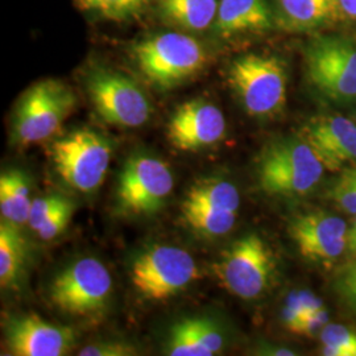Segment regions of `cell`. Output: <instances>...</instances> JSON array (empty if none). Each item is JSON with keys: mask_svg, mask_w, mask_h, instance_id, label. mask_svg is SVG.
<instances>
[{"mask_svg": "<svg viewBox=\"0 0 356 356\" xmlns=\"http://www.w3.org/2000/svg\"><path fill=\"white\" fill-rule=\"evenodd\" d=\"M325 166L301 136L269 143L257 161V181L268 195L304 197L318 186Z\"/></svg>", "mask_w": 356, "mask_h": 356, "instance_id": "cell-1", "label": "cell"}, {"mask_svg": "<svg viewBox=\"0 0 356 356\" xmlns=\"http://www.w3.org/2000/svg\"><path fill=\"white\" fill-rule=\"evenodd\" d=\"M134 60L144 78L159 90L175 89L204 69L207 54L195 38L160 33L134 45Z\"/></svg>", "mask_w": 356, "mask_h": 356, "instance_id": "cell-2", "label": "cell"}, {"mask_svg": "<svg viewBox=\"0 0 356 356\" xmlns=\"http://www.w3.org/2000/svg\"><path fill=\"white\" fill-rule=\"evenodd\" d=\"M304 63L309 83L323 99L335 104L355 102V38L314 36L306 44Z\"/></svg>", "mask_w": 356, "mask_h": 356, "instance_id": "cell-3", "label": "cell"}, {"mask_svg": "<svg viewBox=\"0 0 356 356\" xmlns=\"http://www.w3.org/2000/svg\"><path fill=\"white\" fill-rule=\"evenodd\" d=\"M229 82L245 113L254 118H269L285 107L288 70L276 56L248 53L235 58Z\"/></svg>", "mask_w": 356, "mask_h": 356, "instance_id": "cell-4", "label": "cell"}, {"mask_svg": "<svg viewBox=\"0 0 356 356\" xmlns=\"http://www.w3.org/2000/svg\"><path fill=\"white\" fill-rule=\"evenodd\" d=\"M113 147L103 135L81 128L51 144V163L56 173L74 191L89 194L104 181Z\"/></svg>", "mask_w": 356, "mask_h": 356, "instance_id": "cell-5", "label": "cell"}, {"mask_svg": "<svg viewBox=\"0 0 356 356\" xmlns=\"http://www.w3.org/2000/svg\"><path fill=\"white\" fill-rule=\"evenodd\" d=\"M76 107V95L64 82L40 81L23 94L13 118L15 139L23 145L48 140Z\"/></svg>", "mask_w": 356, "mask_h": 356, "instance_id": "cell-6", "label": "cell"}, {"mask_svg": "<svg viewBox=\"0 0 356 356\" xmlns=\"http://www.w3.org/2000/svg\"><path fill=\"white\" fill-rule=\"evenodd\" d=\"M201 273L188 251L175 245H153L131 264L129 277L135 291L151 301L177 296Z\"/></svg>", "mask_w": 356, "mask_h": 356, "instance_id": "cell-7", "label": "cell"}, {"mask_svg": "<svg viewBox=\"0 0 356 356\" xmlns=\"http://www.w3.org/2000/svg\"><path fill=\"white\" fill-rule=\"evenodd\" d=\"M275 256L257 234L235 241L214 264L220 285L242 300H254L267 292L275 275Z\"/></svg>", "mask_w": 356, "mask_h": 356, "instance_id": "cell-8", "label": "cell"}, {"mask_svg": "<svg viewBox=\"0 0 356 356\" xmlns=\"http://www.w3.org/2000/svg\"><path fill=\"white\" fill-rule=\"evenodd\" d=\"M89 98L106 123L135 128L151 116V103L144 90L129 76L107 67H94L86 74Z\"/></svg>", "mask_w": 356, "mask_h": 356, "instance_id": "cell-9", "label": "cell"}, {"mask_svg": "<svg viewBox=\"0 0 356 356\" xmlns=\"http://www.w3.org/2000/svg\"><path fill=\"white\" fill-rule=\"evenodd\" d=\"M113 292V277L97 259L85 257L65 268L51 282L49 297L58 310L72 316L101 313Z\"/></svg>", "mask_w": 356, "mask_h": 356, "instance_id": "cell-10", "label": "cell"}, {"mask_svg": "<svg viewBox=\"0 0 356 356\" xmlns=\"http://www.w3.org/2000/svg\"><path fill=\"white\" fill-rule=\"evenodd\" d=\"M175 179L163 160L149 154L131 156L118 181V207L127 216H152L170 195Z\"/></svg>", "mask_w": 356, "mask_h": 356, "instance_id": "cell-11", "label": "cell"}, {"mask_svg": "<svg viewBox=\"0 0 356 356\" xmlns=\"http://www.w3.org/2000/svg\"><path fill=\"white\" fill-rule=\"evenodd\" d=\"M348 225L329 211H310L293 218L289 235L300 254L322 266L334 264L347 251Z\"/></svg>", "mask_w": 356, "mask_h": 356, "instance_id": "cell-12", "label": "cell"}, {"mask_svg": "<svg viewBox=\"0 0 356 356\" xmlns=\"http://www.w3.org/2000/svg\"><path fill=\"white\" fill-rule=\"evenodd\" d=\"M226 119L216 104L204 99L182 103L168 123V140L182 152H197L226 136Z\"/></svg>", "mask_w": 356, "mask_h": 356, "instance_id": "cell-13", "label": "cell"}, {"mask_svg": "<svg viewBox=\"0 0 356 356\" xmlns=\"http://www.w3.org/2000/svg\"><path fill=\"white\" fill-rule=\"evenodd\" d=\"M300 136L312 147L329 172L356 165V120L338 114L309 119Z\"/></svg>", "mask_w": 356, "mask_h": 356, "instance_id": "cell-14", "label": "cell"}, {"mask_svg": "<svg viewBox=\"0 0 356 356\" xmlns=\"http://www.w3.org/2000/svg\"><path fill=\"white\" fill-rule=\"evenodd\" d=\"M4 334L10 353L16 356H63L76 344L73 329L51 325L32 313L7 319Z\"/></svg>", "mask_w": 356, "mask_h": 356, "instance_id": "cell-15", "label": "cell"}, {"mask_svg": "<svg viewBox=\"0 0 356 356\" xmlns=\"http://www.w3.org/2000/svg\"><path fill=\"white\" fill-rule=\"evenodd\" d=\"M277 28L273 6L268 0H219L214 32L229 38L261 33Z\"/></svg>", "mask_w": 356, "mask_h": 356, "instance_id": "cell-16", "label": "cell"}, {"mask_svg": "<svg viewBox=\"0 0 356 356\" xmlns=\"http://www.w3.org/2000/svg\"><path fill=\"white\" fill-rule=\"evenodd\" d=\"M276 26L289 33L316 32L342 22L338 0H273Z\"/></svg>", "mask_w": 356, "mask_h": 356, "instance_id": "cell-17", "label": "cell"}, {"mask_svg": "<svg viewBox=\"0 0 356 356\" xmlns=\"http://www.w3.org/2000/svg\"><path fill=\"white\" fill-rule=\"evenodd\" d=\"M226 338L213 319L206 317L184 318L169 332L165 354L170 356H211L219 354Z\"/></svg>", "mask_w": 356, "mask_h": 356, "instance_id": "cell-18", "label": "cell"}, {"mask_svg": "<svg viewBox=\"0 0 356 356\" xmlns=\"http://www.w3.org/2000/svg\"><path fill=\"white\" fill-rule=\"evenodd\" d=\"M157 4L166 24L195 32L214 26L219 0H159Z\"/></svg>", "mask_w": 356, "mask_h": 356, "instance_id": "cell-19", "label": "cell"}, {"mask_svg": "<svg viewBox=\"0 0 356 356\" xmlns=\"http://www.w3.org/2000/svg\"><path fill=\"white\" fill-rule=\"evenodd\" d=\"M31 206V189L26 175L20 170L3 172L0 176L1 216L15 226L26 225Z\"/></svg>", "mask_w": 356, "mask_h": 356, "instance_id": "cell-20", "label": "cell"}, {"mask_svg": "<svg viewBox=\"0 0 356 356\" xmlns=\"http://www.w3.org/2000/svg\"><path fill=\"white\" fill-rule=\"evenodd\" d=\"M182 204L238 213L241 207V194L229 179L207 178L191 186Z\"/></svg>", "mask_w": 356, "mask_h": 356, "instance_id": "cell-21", "label": "cell"}, {"mask_svg": "<svg viewBox=\"0 0 356 356\" xmlns=\"http://www.w3.org/2000/svg\"><path fill=\"white\" fill-rule=\"evenodd\" d=\"M26 242L16 226L1 220L0 225V285L8 289L20 279L26 263Z\"/></svg>", "mask_w": 356, "mask_h": 356, "instance_id": "cell-22", "label": "cell"}, {"mask_svg": "<svg viewBox=\"0 0 356 356\" xmlns=\"http://www.w3.org/2000/svg\"><path fill=\"white\" fill-rule=\"evenodd\" d=\"M181 211L185 223L194 232L209 238H219L229 234L235 226L238 216V213L229 210L207 209L191 204H182Z\"/></svg>", "mask_w": 356, "mask_h": 356, "instance_id": "cell-23", "label": "cell"}, {"mask_svg": "<svg viewBox=\"0 0 356 356\" xmlns=\"http://www.w3.org/2000/svg\"><path fill=\"white\" fill-rule=\"evenodd\" d=\"M321 354L356 356V330L338 323H327L319 332Z\"/></svg>", "mask_w": 356, "mask_h": 356, "instance_id": "cell-24", "label": "cell"}, {"mask_svg": "<svg viewBox=\"0 0 356 356\" xmlns=\"http://www.w3.org/2000/svg\"><path fill=\"white\" fill-rule=\"evenodd\" d=\"M330 193L332 202L342 211L355 216L356 214V165L343 169L339 177L335 179Z\"/></svg>", "mask_w": 356, "mask_h": 356, "instance_id": "cell-25", "label": "cell"}, {"mask_svg": "<svg viewBox=\"0 0 356 356\" xmlns=\"http://www.w3.org/2000/svg\"><path fill=\"white\" fill-rule=\"evenodd\" d=\"M321 307H323V304L313 293L307 292V291L293 292L288 297L286 304L282 310V321H284L285 327L289 330L293 325L297 323L304 316L309 313H313Z\"/></svg>", "mask_w": 356, "mask_h": 356, "instance_id": "cell-26", "label": "cell"}, {"mask_svg": "<svg viewBox=\"0 0 356 356\" xmlns=\"http://www.w3.org/2000/svg\"><path fill=\"white\" fill-rule=\"evenodd\" d=\"M334 289L346 306L356 314V256L337 272Z\"/></svg>", "mask_w": 356, "mask_h": 356, "instance_id": "cell-27", "label": "cell"}, {"mask_svg": "<svg viewBox=\"0 0 356 356\" xmlns=\"http://www.w3.org/2000/svg\"><path fill=\"white\" fill-rule=\"evenodd\" d=\"M151 0H101L98 11L111 20H127L144 13Z\"/></svg>", "mask_w": 356, "mask_h": 356, "instance_id": "cell-28", "label": "cell"}, {"mask_svg": "<svg viewBox=\"0 0 356 356\" xmlns=\"http://www.w3.org/2000/svg\"><path fill=\"white\" fill-rule=\"evenodd\" d=\"M76 211V204L70 200H65L64 204H61L51 216L49 219L41 226V229H38V238L42 241H51L54 238H57L58 235L63 234L72 216Z\"/></svg>", "mask_w": 356, "mask_h": 356, "instance_id": "cell-29", "label": "cell"}, {"mask_svg": "<svg viewBox=\"0 0 356 356\" xmlns=\"http://www.w3.org/2000/svg\"><path fill=\"white\" fill-rule=\"evenodd\" d=\"M66 200L63 195L53 194L48 197H41L32 201L31 211H29V218H28V226L38 232L41 229V226L49 219V216L64 204Z\"/></svg>", "mask_w": 356, "mask_h": 356, "instance_id": "cell-30", "label": "cell"}, {"mask_svg": "<svg viewBox=\"0 0 356 356\" xmlns=\"http://www.w3.org/2000/svg\"><path fill=\"white\" fill-rule=\"evenodd\" d=\"M327 323H329V313L323 306L318 310L304 316L297 323L293 325L289 331L297 335L313 337V335H319L321 330Z\"/></svg>", "mask_w": 356, "mask_h": 356, "instance_id": "cell-31", "label": "cell"}, {"mask_svg": "<svg viewBox=\"0 0 356 356\" xmlns=\"http://www.w3.org/2000/svg\"><path fill=\"white\" fill-rule=\"evenodd\" d=\"M81 356H128L135 355V348L124 342H103L91 344L81 350Z\"/></svg>", "mask_w": 356, "mask_h": 356, "instance_id": "cell-32", "label": "cell"}, {"mask_svg": "<svg viewBox=\"0 0 356 356\" xmlns=\"http://www.w3.org/2000/svg\"><path fill=\"white\" fill-rule=\"evenodd\" d=\"M342 22L356 23V0H338Z\"/></svg>", "mask_w": 356, "mask_h": 356, "instance_id": "cell-33", "label": "cell"}, {"mask_svg": "<svg viewBox=\"0 0 356 356\" xmlns=\"http://www.w3.org/2000/svg\"><path fill=\"white\" fill-rule=\"evenodd\" d=\"M351 226H348V234H347V251L351 254L356 252V214Z\"/></svg>", "mask_w": 356, "mask_h": 356, "instance_id": "cell-34", "label": "cell"}, {"mask_svg": "<svg viewBox=\"0 0 356 356\" xmlns=\"http://www.w3.org/2000/svg\"><path fill=\"white\" fill-rule=\"evenodd\" d=\"M78 6L82 10H90V11H98L101 0H76Z\"/></svg>", "mask_w": 356, "mask_h": 356, "instance_id": "cell-35", "label": "cell"}, {"mask_svg": "<svg viewBox=\"0 0 356 356\" xmlns=\"http://www.w3.org/2000/svg\"><path fill=\"white\" fill-rule=\"evenodd\" d=\"M354 256H356V252H355V254H354Z\"/></svg>", "mask_w": 356, "mask_h": 356, "instance_id": "cell-36", "label": "cell"}, {"mask_svg": "<svg viewBox=\"0 0 356 356\" xmlns=\"http://www.w3.org/2000/svg\"><path fill=\"white\" fill-rule=\"evenodd\" d=\"M355 120H356V119H355Z\"/></svg>", "mask_w": 356, "mask_h": 356, "instance_id": "cell-37", "label": "cell"}]
</instances>
